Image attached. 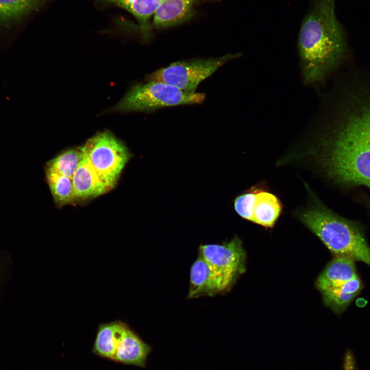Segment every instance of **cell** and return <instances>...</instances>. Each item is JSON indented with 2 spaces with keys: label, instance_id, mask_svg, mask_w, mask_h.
Returning a JSON list of instances; mask_svg holds the SVG:
<instances>
[{
  "label": "cell",
  "instance_id": "30bf717a",
  "mask_svg": "<svg viewBox=\"0 0 370 370\" xmlns=\"http://www.w3.org/2000/svg\"><path fill=\"white\" fill-rule=\"evenodd\" d=\"M72 182L74 200L96 197L110 190L100 179L83 153Z\"/></svg>",
  "mask_w": 370,
  "mask_h": 370
},
{
  "label": "cell",
  "instance_id": "9a60e30c",
  "mask_svg": "<svg viewBox=\"0 0 370 370\" xmlns=\"http://www.w3.org/2000/svg\"><path fill=\"white\" fill-rule=\"evenodd\" d=\"M282 210V204L275 195L257 189L252 222L266 228H271Z\"/></svg>",
  "mask_w": 370,
  "mask_h": 370
},
{
  "label": "cell",
  "instance_id": "4fadbf2b",
  "mask_svg": "<svg viewBox=\"0 0 370 370\" xmlns=\"http://www.w3.org/2000/svg\"><path fill=\"white\" fill-rule=\"evenodd\" d=\"M199 0H163L153 16V25L164 28L180 24L192 15Z\"/></svg>",
  "mask_w": 370,
  "mask_h": 370
},
{
  "label": "cell",
  "instance_id": "5b68a950",
  "mask_svg": "<svg viewBox=\"0 0 370 370\" xmlns=\"http://www.w3.org/2000/svg\"><path fill=\"white\" fill-rule=\"evenodd\" d=\"M80 149L100 179L113 189L131 156L126 146L105 131L91 137Z\"/></svg>",
  "mask_w": 370,
  "mask_h": 370
},
{
  "label": "cell",
  "instance_id": "7a4b0ae2",
  "mask_svg": "<svg viewBox=\"0 0 370 370\" xmlns=\"http://www.w3.org/2000/svg\"><path fill=\"white\" fill-rule=\"evenodd\" d=\"M341 24L301 25L298 49L305 84L321 82L340 63L345 49Z\"/></svg>",
  "mask_w": 370,
  "mask_h": 370
},
{
  "label": "cell",
  "instance_id": "6da1fadb",
  "mask_svg": "<svg viewBox=\"0 0 370 370\" xmlns=\"http://www.w3.org/2000/svg\"><path fill=\"white\" fill-rule=\"evenodd\" d=\"M345 95L324 138L325 171L341 185L370 189V85Z\"/></svg>",
  "mask_w": 370,
  "mask_h": 370
},
{
  "label": "cell",
  "instance_id": "9c48e42d",
  "mask_svg": "<svg viewBox=\"0 0 370 370\" xmlns=\"http://www.w3.org/2000/svg\"><path fill=\"white\" fill-rule=\"evenodd\" d=\"M152 350V347L127 325L118 343L113 361L144 368Z\"/></svg>",
  "mask_w": 370,
  "mask_h": 370
},
{
  "label": "cell",
  "instance_id": "2e32d148",
  "mask_svg": "<svg viewBox=\"0 0 370 370\" xmlns=\"http://www.w3.org/2000/svg\"><path fill=\"white\" fill-rule=\"evenodd\" d=\"M363 284L359 276L333 289L322 292L326 305L338 314L343 312L359 294Z\"/></svg>",
  "mask_w": 370,
  "mask_h": 370
},
{
  "label": "cell",
  "instance_id": "52a82bcc",
  "mask_svg": "<svg viewBox=\"0 0 370 370\" xmlns=\"http://www.w3.org/2000/svg\"><path fill=\"white\" fill-rule=\"evenodd\" d=\"M198 250L199 255L219 275L227 289L245 271L246 253L237 236L223 244L201 245Z\"/></svg>",
  "mask_w": 370,
  "mask_h": 370
},
{
  "label": "cell",
  "instance_id": "ba28073f",
  "mask_svg": "<svg viewBox=\"0 0 370 370\" xmlns=\"http://www.w3.org/2000/svg\"><path fill=\"white\" fill-rule=\"evenodd\" d=\"M219 275L200 255L190 271V284L188 298L212 296L227 290Z\"/></svg>",
  "mask_w": 370,
  "mask_h": 370
},
{
  "label": "cell",
  "instance_id": "3957f363",
  "mask_svg": "<svg viewBox=\"0 0 370 370\" xmlns=\"http://www.w3.org/2000/svg\"><path fill=\"white\" fill-rule=\"evenodd\" d=\"M300 220L336 256H345L370 267V247L362 227L321 205L302 212Z\"/></svg>",
  "mask_w": 370,
  "mask_h": 370
},
{
  "label": "cell",
  "instance_id": "d6986e66",
  "mask_svg": "<svg viewBox=\"0 0 370 370\" xmlns=\"http://www.w3.org/2000/svg\"><path fill=\"white\" fill-rule=\"evenodd\" d=\"M47 181L53 199L62 206L74 200L72 179L58 173L45 171Z\"/></svg>",
  "mask_w": 370,
  "mask_h": 370
},
{
  "label": "cell",
  "instance_id": "277c9868",
  "mask_svg": "<svg viewBox=\"0 0 370 370\" xmlns=\"http://www.w3.org/2000/svg\"><path fill=\"white\" fill-rule=\"evenodd\" d=\"M205 98L204 93H187L163 82L149 81L133 87L113 110L153 112L168 106L200 104Z\"/></svg>",
  "mask_w": 370,
  "mask_h": 370
},
{
  "label": "cell",
  "instance_id": "e0dca14e",
  "mask_svg": "<svg viewBox=\"0 0 370 370\" xmlns=\"http://www.w3.org/2000/svg\"><path fill=\"white\" fill-rule=\"evenodd\" d=\"M45 0H0V23L20 18L39 8Z\"/></svg>",
  "mask_w": 370,
  "mask_h": 370
},
{
  "label": "cell",
  "instance_id": "7402d4cb",
  "mask_svg": "<svg viewBox=\"0 0 370 370\" xmlns=\"http://www.w3.org/2000/svg\"><path fill=\"white\" fill-rule=\"evenodd\" d=\"M344 370H356L353 357L350 352L346 353L344 365Z\"/></svg>",
  "mask_w": 370,
  "mask_h": 370
},
{
  "label": "cell",
  "instance_id": "ffe728a7",
  "mask_svg": "<svg viewBox=\"0 0 370 370\" xmlns=\"http://www.w3.org/2000/svg\"><path fill=\"white\" fill-rule=\"evenodd\" d=\"M257 189H251L237 196L234 200L237 214L243 219L252 221Z\"/></svg>",
  "mask_w": 370,
  "mask_h": 370
},
{
  "label": "cell",
  "instance_id": "44dd1931",
  "mask_svg": "<svg viewBox=\"0 0 370 370\" xmlns=\"http://www.w3.org/2000/svg\"><path fill=\"white\" fill-rule=\"evenodd\" d=\"M8 266H9L8 258H6L4 255H0V288L5 281V271L8 268Z\"/></svg>",
  "mask_w": 370,
  "mask_h": 370
},
{
  "label": "cell",
  "instance_id": "7c38bea8",
  "mask_svg": "<svg viewBox=\"0 0 370 370\" xmlns=\"http://www.w3.org/2000/svg\"><path fill=\"white\" fill-rule=\"evenodd\" d=\"M131 13L137 20L143 40L149 41L152 36L150 20L154 16L163 0H102Z\"/></svg>",
  "mask_w": 370,
  "mask_h": 370
},
{
  "label": "cell",
  "instance_id": "ac0fdd59",
  "mask_svg": "<svg viewBox=\"0 0 370 370\" xmlns=\"http://www.w3.org/2000/svg\"><path fill=\"white\" fill-rule=\"evenodd\" d=\"M82 157L83 153L80 148L68 150L47 162L45 171L55 172L72 179Z\"/></svg>",
  "mask_w": 370,
  "mask_h": 370
},
{
  "label": "cell",
  "instance_id": "8fae6325",
  "mask_svg": "<svg viewBox=\"0 0 370 370\" xmlns=\"http://www.w3.org/2000/svg\"><path fill=\"white\" fill-rule=\"evenodd\" d=\"M355 261L347 256H336L317 280V286L321 292L339 287L359 276Z\"/></svg>",
  "mask_w": 370,
  "mask_h": 370
},
{
  "label": "cell",
  "instance_id": "8992f818",
  "mask_svg": "<svg viewBox=\"0 0 370 370\" xmlns=\"http://www.w3.org/2000/svg\"><path fill=\"white\" fill-rule=\"evenodd\" d=\"M240 53H227L217 58L193 59L173 63L146 76L145 81H157L170 84L187 93H194L199 84L227 62Z\"/></svg>",
  "mask_w": 370,
  "mask_h": 370
},
{
  "label": "cell",
  "instance_id": "5bb4252c",
  "mask_svg": "<svg viewBox=\"0 0 370 370\" xmlns=\"http://www.w3.org/2000/svg\"><path fill=\"white\" fill-rule=\"evenodd\" d=\"M127 324L120 320L99 324L91 353L113 361L118 343Z\"/></svg>",
  "mask_w": 370,
  "mask_h": 370
}]
</instances>
